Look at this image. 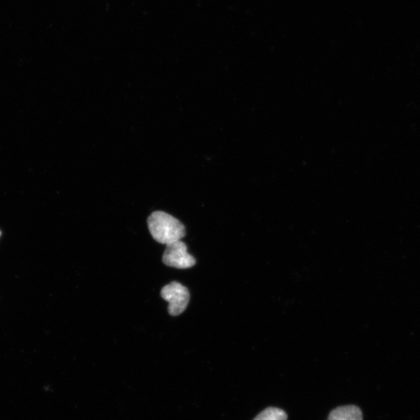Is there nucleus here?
Masks as SVG:
<instances>
[{
	"instance_id": "f257e3e1",
	"label": "nucleus",
	"mask_w": 420,
	"mask_h": 420,
	"mask_svg": "<svg viewBox=\"0 0 420 420\" xmlns=\"http://www.w3.org/2000/svg\"><path fill=\"white\" fill-rule=\"evenodd\" d=\"M152 237L162 245L182 240L186 237V227L181 221L163 211L153 212L147 219Z\"/></svg>"
},
{
	"instance_id": "f03ea898",
	"label": "nucleus",
	"mask_w": 420,
	"mask_h": 420,
	"mask_svg": "<svg viewBox=\"0 0 420 420\" xmlns=\"http://www.w3.org/2000/svg\"><path fill=\"white\" fill-rule=\"evenodd\" d=\"M160 293L162 298L168 302V312L172 316H178L186 311L190 300L187 287L172 282L164 286Z\"/></svg>"
},
{
	"instance_id": "7ed1b4c3",
	"label": "nucleus",
	"mask_w": 420,
	"mask_h": 420,
	"mask_svg": "<svg viewBox=\"0 0 420 420\" xmlns=\"http://www.w3.org/2000/svg\"><path fill=\"white\" fill-rule=\"evenodd\" d=\"M163 262L169 267L186 269L193 267L196 260L189 254L187 246L180 240L166 246Z\"/></svg>"
},
{
	"instance_id": "20e7f679",
	"label": "nucleus",
	"mask_w": 420,
	"mask_h": 420,
	"mask_svg": "<svg viewBox=\"0 0 420 420\" xmlns=\"http://www.w3.org/2000/svg\"><path fill=\"white\" fill-rule=\"evenodd\" d=\"M328 420H363L362 411L356 405H345L331 411Z\"/></svg>"
},
{
	"instance_id": "39448f33",
	"label": "nucleus",
	"mask_w": 420,
	"mask_h": 420,
	"mask_svg": "<svg viewBox=\"0 0 420 420\" xmlns=\"http://www.w3.org/2000/svg\"><path fill=\"white\" fill-rule=\"evenodd\" d=\"M254 420H287V414L282 409L269 407L260 412Z\"/></svg>"
},
{
	"instance_id": "423d86ee",
	"label": "nucleus",
	"mask_w": 420,
	"mask_h": 420,
	"mask_svg": "<svg viewBox=\"0 0 420 420\" xmlns=\"http://www.w3.org/2000/svg\"><path fill=\"white\" fill-rule=\"evenodd\" d=\"M0 236H1V231H0Z\"/></svg>"
}]
</instances>
